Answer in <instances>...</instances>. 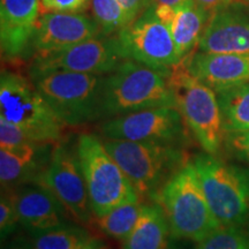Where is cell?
<instances>
[{
  "mask_svg": "<svg viewBox=\"0 0 249 249\" xmlns=\"http://www.w3.org/2000/svg\"><path fill=\"white\" fill-rule=\"evenodd\" d=\"M171 73L129 59L124 60L103 79L101 119H110L147 108L177 107L170 83Z\"/></svg>",
  "mask_w": 249,
  "mask_h": 249,
  "instance_id": "obj_1",
  "label": "cell"
},
{
  "mask_svg": "<svg viewBox=\"0 0 249 249\" xmlns=\"http://www.w3.org/2000/svg\"><path fill=\"white\" fill-rule=\"evenodd\" d=\"M151 201L163 208L174 240L198 244L222 226L211 210L192 160L187 161Z\"/></svg>",
  "mask_w": 249,
  "mask_h": 249,
  "instance_id": "obj_2",
  "label": "cell"
},
{
  "mask_svg": "<svg viewBox=\"0 0 249 249\" xmlns=\"http://www.w3.org/2000/svg\"><path fill=\"white\" fill-rule=\"evenodd\" d=\"M140 197L152 200L188 160L183 148L156 142L103 139Z\"/></svg>",
  "mask_w": 249,
  "mask_h": 249,
  "instance_id": "obj_3",
  "label": "cell"
},
{
  "mask_svg": "<svg viewBox=\"0 0 249 249\" xmlns=\"http://www.w3.org/2000/svg\"><path fill=\"white\" fill-rule=\"evenodd\" d=\"M104 75L51 71L31 74L49 107L65 126L77 127L101 119V92Z\"/></svg>",
  "mask_w": 249,
  "mask_h": 249,
  "instance_id": "obj_4",
  "label": "cell"
},
{
  "mask_svg": "<svg viewBox=\"0 0 249 249\" xmlns=\"http://www.w3.org/2000/svg\"><path fill=\"white\" fill-rule=\"evenodd\" d=\"M177 108L204 152L218 156L225 142L217 92L186 70L183 62L170 75Z\"/></svg>",
  "mask_w": 249,
  "mask_h": 249,
  "instance_id": "obj_5",
  "label": "cell"
},
{
  "mask_svg": "<svg viewBox=\"0 0 249 249\" xmlns=\"http://www.w3.org/2000/svg\"><path fill=\"white\" fill-rule=\"evenodd\" d=\"M222 226H249V169L201 152L192 160Z\"/></svg>",
  "mask_w": 249,
  "mask_h": 249,
  "instance_id": "obj_6",
  "label": "cell"
},
{
  "mask_svg": "<svg viewBox=\"0 0 249 249\" xmlns=\"http://www.w3.org/2000/svg\"><path fill=\"white\" fill-rule=\"evenodd\" d=\"M75 145L96 218L124 202L141 198L102 139L93 134H81Z\"/></svg>",
  "mask_w": 249,
  "mask_h": 249,
  "instance_id": "obj_7",
  "label": "cell"
},
{
  "mask_svg": "<svg viewBox=\"0 0 249 249\" xmlns=\"http://www.w3.org/2000/svg\"><path fill=\"white\" fill-rule=\"evenodd\" d=\"M0 118L42 142L60 141L65 126L33 81L8 70H2L0 75Z\"/></svg>",
  "mask_w": 249,
  "mask_h": 249,
  "instance_id": "obj_8",
  "label": "cell"
},
{
  "mask_svg": "<svg viewBox=\"0 0 249 249\" xmlns=\"http://www.w3.org/2000/svg\"><path fill=\"white\" fill-rule=\"evenodd\" d=\"M116 36L124 60L164 71H172L182 64L170 27L157 17L151 5Z\"/></svg>",
  "mask_w": 249,
  "mask_h": 249,
  "instance_id": "obj_9",
  "label": "cell"
},
{
  "mask_svg": "<svg viewBox=\"0 0 249 249\" xmlns=\"http://www.w3.org/2000/svg\"><path fill=\"white\" fill-rule=\"evenodd\" d=\"M188 127L177 107L147 108L105 119L99 126L103 139L156 142L183 148L189 143Z\"/></svg>",
  "mask_w": 249,
  "mask_h": 249,
  "instance_id": "obj_10",
  "label": "cell"
},
{
  "mask_svg": "<svg viewBox=\"0 0 249 249\" xmlns=\"http://www.w3.org/2000/svg\"><path fill=\"white\" fill-rule=\"evenodd\" d=\"M36 183L53 193L76 222L86 225L92 222L95 214L90 205L76 145L71 147L70 142L61 140L55 143L51 160Z\"/></svg>",
  "mask_w": 249,
  "mask_h": 249,
  "instance_id": "obj_11",
  "label": "cell"
},
{
  "mask_svg": "<svg viewBox=\"0 0 249 249\" xmlns=\"http://www.w3.org/2000/svg\"><path fill=\"white\" fill-rule=\"evenodd\" d=\"M124 60L117 36L101 35L60 51L36 53L29 75L51 71L107 75Z\"/></svg>",
  "mask_w": 249,
  "mask_h": 249,
  "instance_id": "obj_12",
  "label": "cell"
},
{
  "mask_svg": "<svg viewBox=\"0 0 249 249\" xmlns=\"http://www.w3.org/2000/svg\"><path fill=\"white\" fill-rule=\"evenodd\" d=\"M103 35L93 18L82 13L45 12L40 14L33 38L36 53H50Z\"/></svg>",
  "mask_w": 249,
  "mask_h": 249,
  "instance_id": "obj_13",
  "label": "cell"
},
{
  "mask_svg": "<svg viewBox=\"0 0 249 249\" xmlns=\"http://www.w3.org/2000/svg\"><path fill=\"white\" fill-rule=\"evenodd\" d=\"M40 0H0V46L2 59L15 60L33 50L40 17Z\"/></svg>",
  "mask_w": 249,
  "mask_h": 249,
  "instance_id": "obj_14",
  "label": "cell"
},
{
  "mask_svg": "<svg viewBox=\"0 0 249 249\" xmlns=\"http://www.w3.org/2000/svg\"><path fill=\"white\" fill-rule=\"evenodd\" d=\"M54 143L34 141L18 148H0L1 189L36 183L51 160Z\"/></svg>",
  "mask_w": 249,
  "mask_h": 249,
  "instance_id": "obj_15",
  "label": "cell"
},
{
  "mask_svg": "<svg viewBox=\"0 0 249 249\" xmlns=\"http://www.w3.org/2000/svg\"><path fill=\"white\" fill-rule=\"evenodd\" d=\"M186 70L214 91L249 82L248 53L195 52L183 60Z\"/></svg>",
  "mask_w": 249,
  "mask_h": 249,
  "instance_id": "obj_16",
  "label": "cell"
},
{
  "mask_svg": "<svg viewBox=\"0 0 249 249\" xmlns=\"http://www.w3.org/2000/svg\"><path fill=\"white\" fill-rule=\"evenodd\" d=\"M204 53H248L249 14L235 6H227L211 15L200 43Z\"/></svg>",
  "mask_w": 249,
  "mask_h": 249,
  "instance_id": "obj_17",
  "label": "cell"
},
{
  "mask_svg": "<svg viewBox=\"0 0 249 249\" xmlns=\"http://www.w3.org/2000/svg\"><path fill=\"white\" fill-rule=\"evenodd\" d=\"M21 226L37 232L68 223L71 216L57 196L45 186L27 183L13 189Z\"/></svg>",
  "mask_w": 249,
  "mask_h": 249,
  "instance_id": "obj_18",
  "label": "cell"
},
{
  "mask_svg": "<svg viewBox=\"0 0 249 249\" xmlns=\"http://www.w3.org/2000/svg\"><path fill=\"white\" fill-rule=\"evenodd\" d=\"M172 238L169 220L160 203H143L139 220L121 249H169Z\"/></svg>",
  "mask_w": 249,
  "mask_h": 249,
  "instance_id": "obj_19",
  "label": "cell"
},
{
  "mask_svg": "<svg viewBox=\"0 0 249 249\" xmlns=\"http://www.w3.org/2000/svg\"><path fill=\"white\" fill-rule=\"evenodd\" d=\"M210 18L211 14L196 5L194 0L176 12L170 29L177 52L182 61L192 55L194 49L198 46Z\"/></svg>",
  "mask_w": 249,
  "mask_h": 249,
  "instance_id": "obj_20",
  "label": "cell"
},
{
  "mask_svg": "<svg viewBox=\"0 0 249 249\" xmlns=\"http://www.w3.org/2000/svg\"><path fill=\"white\" fill-rule=\"evenodd\" d=\"M225 132L249 130V82L217 92Z\"/></svg>",
  "mask_w": 249,
  "mask_h": 249,
  "instance_id": "obj_21",
  "label": "cell"
},
{
  "mask_svg": "<svg viewBox=\"0 0 249 249\" xmlns=\"http://www.w3.org/2000/svg\"><path fill=\"white\" fill-rule=\"evenodd\" d=\"M29 235L36 249H81L92 238L85 227L71 222Z\"/></svg>",
  "mask_w": 249,
  "mask_h": 249,
  "instance_id": "obj_22",
  "label": "cell"
},
{
  "mask_svg": "<svg viewBox=\"0 0 249 249\" xmlns=\"http://www.w3.org/2000/svg\"><path fill=\"white\" fill-rule=\"evenodd\" d=\"M143 207L142 198L124 202L108 211L104 216L96 218L97 226L107 236L123 241L130 234L138 223Z\"/></svg>",
  "mask_w": 249,
  "mask_h": 249,
  "instance_id": "obj_23",
  "label": "cell"
},
{
  "mask_svg": "<svg viewBox=\"0 0 249 249\" xmlns=\"http://www.w3.org/2000/svg\"><path fill=\"white\" fill-rule=\"evenodd\" d=\"M93 18L97 21L104 36H112L128 26L126 12L120 0H91Z\"/></svg>",
  "mask_w": 249,
  "mask_h": 249,
  "instance_id": "obj_24",
  "label": "cell"
},
{
  "mask_svg": "<svg viewBox=\"0 0 249 249\" xmlns=\"http://www.w3.org/2000/svg\"><path fill=\"white\" fill-rule=\"evenodd\" d=\"M195 249H249V226H220Z\"/></svg>",
  "mask_w": 249,
  "mask_h": 249,
  "instance_id": "obj_25",
  "label": "cell"
},
{
  "mask_svg": "<svg viewBox=\"0 0 249 249\" xmlns=\"http://www.w3.org/2000/svg\"><path fill=\"white\" fill-rule=\"evenodd\" d=\"M21 225L15 205L13 191L1 189L0 196V238L1 242L8 240Z\"/></svg>",
  "mask_w": 249,
  "mask_h": 249,
  "instance_id": "obj_26",
  "label": "cell"
},
{
  "mask_svg": "<svg viewBox=\"0 0 249 249\" xmlns=\"http://www.w3.org/2000/svg\"><path fill=\"white\" fill-rule=\"evenodd\" d=\"M34 141L21 127L0 118V148H18Z\"/></svg>",
  "mask_w": 249,
  "mask_h": 249,
  "instance_id": "obj_27",
  "label": "cell"
},
{
  "mask_svg": "<svg viewBox=\"0 0 249 249\" xmlns=\"http://www.w3.org/2000/svg\"><path fill=\"white\" fill-rule=\"evenodd\" d=\"M224 145L235 158L249 164V130L226 132Z\"/></svg>",
  "mask_w": 249,
  "mask_h": 249,
  "instance_id": "obj_28",
  "label": "cell"
},
{
  "mask_svg": "<svg viewBox=\"0 0 249 249\" xmlns=\"http://www.w3.org/2000/svg\"><path fill=\"white\" fill-rule=\"evenodd\" d=\"M45 12L58 13H81L88 7L91 0H40Z\"/></svg>",
  "mask_w": 249,
  "mask_h": 249,
  "instance_id": "obj_29",
  "label": "cell"
},
{
  "mask_svg": "<svg viewBox=\"0 0 249 249\" xmlns=\"http://www.w3.org/2000/svg\"><path fill=\"white\" fill-rule=\"evenodd\" d=\"M126 12L128 24L136 20L151 5V0H120Z\"/></svg>",
  "mask_w": 249,
  "mask_h": 249,
  "instance_id": "obj_30",
  "label": "cell"
},
{
  "mask_svg": "<svg viewBox=\"0 0 249 249\" xmlns=\"http://www.w3.org/2000/svg\"><path fill=\"white\" fill-rule=\"evenodd\" d=\"M234 0H194V2L208 13L213 15L219 9H223L232 4Z\"/></svg>",
  "mask_w": 249,
  "mask_h": 249,
  "instance_id": "obj_31",
  "label": "cell"
},
{
  "mask_svg": "<svg viewBox=\"0 0 249 249\" xmlns=\"http://www.w3.org/2000/svg\"><path fill=\"white\" fill-rule=\"evenodd\" d=\"M29 238L23 235L11 236L8 240L1 242V249H28Z\"/></svg>",
  "mask_w": 249,
  "mask_h": 249,
  "instance_id": "obj_32",
  "label": "cell"
},
{
  "mask_svg": "<svg viewBox=\"0 0 249 249\" xmlns=\"http://www.w3.org/2000/svg\"><path fill=\"white\" fill-rule=\"evenodd\" d=\"M192 0H151V5L156 7H167L174 11H178L182 6L188 4Z\"/></svg>",
  "mask_w": 249,
  "mask_h": 249,
  "instance_id": "obj_33",
  "label": "cell"
},
{
  "mask_svg": "<svg viewBox=\"0 0 249 249\" xmlns=\"http://www.w3.org/2000/svg\"><path fill=\"white\" fill-rule=\"evenodd\" d=\"M81 249H107V246L98 239L91 238Z\"/></svg>",
  "mask_w": 249,
  "mask_h": 249,
  "instance_id": "obj_34",
  "label": "cell"
},
{
  "mask_svg": "<svg viewBox=\"0 0 249 249\" xmlns=\"http://www.w3.org/2000/svg\"><path fill=\"white\" fill-rule=\"evenodd\" d=\"M28 249H36L35 247H34V245H33V242H31L30 238H29V244H28Z\"/></svg>",
  "mask_w": 249,
  "mask_h": 249,
  "instance_id": "obj_35",
  "label": "cell"
},
{
  "mask_svg": "<svg viewBox=\"0 0 249 249\" xmlns=\"http://www.w3.org/2000/svg\"><path fill=\"white\" fill-rule=\"evenodd\" d=\"M239 1H241V2H244V4L249 5V0H239Z\"/></svg>",
  "mask_w": 249,
  "mask_h": 249,
  "instance_id": "obj_36",
  "label": "cell"
},
{
  "mask_svg": "<svg viewBox=\"0 0 249 249\" xmlns=\"http://www.w3.org/2000/svg\"><path fill=\"white\" fill-rule=\"evenodd\" d=\"M169 249H181V248H178V247H176V246H172V247H171V245H170Z\"/></svg>",
  "mask_w": 249,
  "mask_h": 249,
  "instance_id": "obj_37",
  "label": "cell"
}]
</instances>
